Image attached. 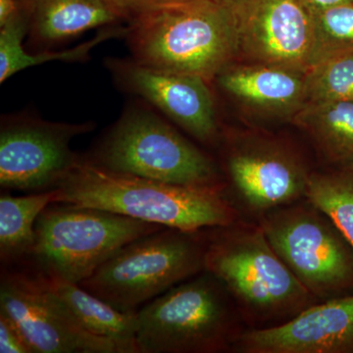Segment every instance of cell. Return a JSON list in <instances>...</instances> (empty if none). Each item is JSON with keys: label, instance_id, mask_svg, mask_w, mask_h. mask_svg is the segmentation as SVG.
I'll list each match as a JSON object with an SVG mask.
<instances>
[{"label": "cell", "instance_id": "cell-1", "mask_svg": "<svg viewBox=\"0 0 353 353\" xmlns=\"http://www.w3.org/2000/svg\"><path fill=\"white\" fill-rule=\"evenodd\" d=\"M55 202L110 211L181 231L236 224L224 190L183 187L102 169L80 157L57 183Z\"/></svg>", "mask_w": 353, "mask_h": 353}, {"label": "cell", "instance_id": "cell-2", "mask_svg": "<svg viewBox=\"0 0 353 353\" xmlns=\"http://www.w3.org/2000/svg\"><path fill=\"white\" fill-rule=\"evenodd\" d=\"M132 59L143 66L215 81L238 61L233 17L224 2L188 0L129 21Z\"/></svg>", "mask_w": 353, "mask_h": 353}, {"label": "cell", "instance_id": "cell-3", "mask_svg": "<svg viewBox=\"0 0 353 353\" xmlns=\"http://www.w3.org/2000/svg\"><path fill=\"white\" fill-rule=\"evenodd\" d=\"M214 230L209 233L205 271L219 279L245 314L263 322L290 319L314 304L259 225Z\"/></svg>", "mask_w": 353, "mask_h": 353}, {"label": "cell", "instance_id": "cell-4", "mask_svg": "<svg viewBox=\"0 0 353 353\" xmlns=\"http://www.w3.org/2000/svg\"><path fill=\"white\" fill-rule=\"evenodd\" d=\"M83 158L117 173L183 187L224 190L214 160L157 114L143 108L123 114L92 153Z\"/></svg>", "mask_w": 353, "mask_h": 353}, {"label": "cell", "instance_id": "cell-5", "mask_svg": "<svg viewBox=\"0 0 353 353\" xmlns=\"http://www.w3.org/2000/svg\"><path fill=\"white\" fill-rule=\"evenodd\" d=\"M172 228L123 246L80 283L121 311H138L175 285L205 271L209 234Z\"/></svg>", "mask_w": 353, "mask_h": 353}, {"label": "cell", "instance_id": "cell-6", "mask_svg": "<svg viewBox=\"0 0 353 353\" xmlns=\"http://www.w3.org/2000/svg\"><path fill=\"white\" fill-rule=\"evenodd\" d=\"M231 294L210 272L175 285L138 310L139 353H217L239 334Z\"/></svg>", "mask_w": 353, "mask_h": 353}, {"label": "cell", "instance_id": "cell-7", "mask_svg": "<svg viewBox=\"0 0 353 353\" xmlns=\"http://www.w3.org/2000/svg\"><path fill=\"white\" fill-rule=\"evenodd\" d=\"M165 228L102 209L52 202L37 219L34 250L23 263L80 284L123 246Z\"/></svg>", "mask_w": 353, "mask_h": 353}, {"label": "cell", "instance_id": "cell-8", "mask_svg": "<svg viewBox=\"0 0 353 353\" xmlns=\"http://www.w3.org/2000/svg\"><path fill=\"white\" fill-rule=\"evenodd\" d=\"M259 226L279 257L315 299L328 301L353 287L352 245L307 199L264 213Z\"/></svg>", "mask_w": 353, "mask_h": 353}, {"label": "cell", "instance_id": "cell-9", "mask_svg": "<svg viewBox=\"0 0 353 353\" xmlns=\"http://www.w3.org/2000/svg\"><path fill=\"white\" fill-rule=\"evenodd\" d=\"M0 311L20 330L32 353H120L87 331L26 264L1 267Z\"/></svg>", "mask_w": 353, "mask_h": 353}, {"label": "cell", "instance_id": "cell-10", "mask_svg": "<svg viewBox=\"0 0 353 353\" xmlns=\"http://www.w3.org/2000/svg\"><path fill=\"white\" fill-rule=\"evenodd\" d=\"M92 123L67 124L29 116L3 118L0 129V187L28 194L52 190L80 159L72 139Z\"/></svg>", "mask_w": 353, "mask_h": 353}, {"label": "cell", "instance_id": "cell-11", "mask_svg": "<svg viewBox=\"0 0 353 353\" xmlns=\"http://www.w3.org/2000/svg\"><path fill=\"white\" fill-rule=\"evenodd\" d=\"M233 17L239 62L305 73L312 65V15L301 0H223Z\"/></svg>", "mask_w": 353, "mask_h": 353}, {"label": "cell", "instance_id": "cell-12", "mask_svg": "<svg viewBox=\"0 0 353 353\" xmlns=\"http://www.w3.org/2000/svg\"><path fill=\"white\" fill-rule=\"evenodd\" d=\"M108 65L123 88L152 103L197 141L204 145L217 141L219 126L208 81L150 68L134 59H111Z\"/></svg>", "mask_w": 353, "mask_h": 353}, {"label": "cell", "instance_id": "cell-13", "mask_svg": "<svg viewBox=\"0 0 353 353\" xmlns=\"http://www.w3.org/2000/svg\"><path fill=\"white\" fill-rule=\"evenodd\" d=\"M226 160L234 192L253 212L262 215L305 199L311 174L284 146L248 139L231 146Z\"/></svg>", "mask_w": 353, "mask_h": 353}, {"label": "cell", "instance_id": "cell-14", "mask_svg": "<svg viewBox=\"0 0 353 353\" xmlns=\"http://www.w3.org/2000/svg\"><path fill=\"white\" fill-rule=\"evenodd\" d=\"M245 353H352L353 294L313 304L277 326L239 334Z\"/></svg>", "mask_w": 353, "mask_h": 353}, {"label": "cell", "instance_id": "cell-15", "mask_svg": "<svg viewBox=\"0 0 353 353\" xmlns=\"http://www.w3.org/2000/svg\"><path fill=\"white\" fill-rule=\"evenodd\" d=\"M215 81L241 108L264 119L290 121L307 103L305 73L284 67L236 61Z\"/></svg>", "mask_w": 353, "mask_h": 353}, {"label": "cell", "instance_id": "cell-16", "mask_svg": "<svg viewBox=\"0 0 353 353\" xmlns=\"http://www.w3.org/2000/svg\"><path fill=\"white\" fill-rule=\"evenodd\" d=\"M27 34L41 46L76 38L125 20L109 0H19Z\"/></svg>", "mask_w": 353, "mask_h": 353}, {"label": "cell", "instance_id": "cell-17", "mask_svg": "<svg viewBox=\"0 0 353 353\" xmlns=\"http://www.w3.org/2000/svg\"><path fill=\"white\" fill-rule=\"evenodd\" d=\"M29 266L75 315L83 328L101 338L112 341L120 353H139L137 347L138 311H121L79 284L68 282L52 273Z\"/></svg>", "mask_w": 353, "mask_h": 353}, {"label": "cell", "instance_id": "cell-18", "mask_svg": "<svg viewBox=\"0 0 353 353\" xmlns=\"http://www.w3.org/2000/svg\"><path fill=\"white\" fill-rule=\"evenodd\" d=\"M290 122L329 162L353 164V101L307 102Z\"/></svg>", "mask_w": 353, "mask_h": 353}, {"label": "cell", "instance_id": "cell-19", "mask_svg": "<svg viewBox=\"0 0 353 353\" xmlns=\"http://www.w3.org/2000/svg\"><path fill=\"white\" fill-rule=\"evenodd\" d=\"M55 202L54 190L15 196L0 194V262L1 267L23 263L31 256L36 241L37 219L46 206Z\"/></svg>", "mask_w": 353, "mask_h": 353}, {"label": "cell", "instance_id": "cell-20", "mask_svg": "<svg viewBox=\"0 0 353 353\" xmlns=\"http://www.w3.org/2000/svg\"><path fill=\"white\" fill-rule=\"evenodd\" d=\"M127 32L128 28L109 27L101 30L94 39L71 50L28 53L22 44L23 39L27 34V25L24 16L20 15L0 27V83H3L18 72L46 62L54 60L83 61L90 57V52L94 46L109 39L126 37Z\"/></svg>", "mask_w": 353, "mask_h": 353}, {"label": "cell", "instance_id": "cell-21", "mask_svg": "<svg viewBox=\"0 0 353 353\" xmlns=\"http://www.w3.org/2000/svg\"><path fill=\"white\" fill-rule=\"evenodd\" d=\"M305 199L334 223L353 248V164L311 174Z\"/></svg>", "mask_w": 353, "mask_h": 353}, {"label": "cell", "instance_id": "cell-22", "mask_svg": "<svg viewBox=\"0 0 353 353\" xmlns=\"http://www.w3.org/2000/svg\"><path fill=\"white\" fill-rule=\"evenodd\" d=\"M314 30L312 65L353 52V3L311 13Z\"/></svg>", "mask_w": 353, "mask_h": 353}, {"label": "cell", "instance_id": "cell-23", "mask_svg": "<svg viewBox=\"0 0 353 353\" xmlns=\"http://www.w3.org/2000/svg\"><path fill=\"white\" fill-rule=\"evenodd\" d=\"M305 85L307 102L353 101V52L311 66Z\"/></svg>", "mask_w": 353, "mask_h": 353}, {"label": "cell", "instance_id": "cell-24", "mask_svg": "<svg viewBox=\"0 0 353 353\" xmlns=\"http://www.w3.org/2000/svg\"><path fill=\"white\" fill-rule=\"evenodd\" d=\"M0 353H32L15 323L0 311Z\"/></svg>", "mask_w": 353, "mask_h": 353}, {"label": "cell", "instance_id": "cell-25", "mask_svg": "<svg viewBox=\"0 0 353 353\" xmlns=\"http://www.w3.org/2000/svg\"><path fill=\"white\" fill-rule=\"evenodd\" d=\"M125 20L131 21L141 14L188 0H109Z\"/></svg>", "mask_w": 353, "mask_h": 353}, {"label": "cell", "instance_id": "cell-26", "mask_svg": "<svg viewBox=\"0 0 353 353\" xmlns=\"http://www.w3.org/2000/svg\"><path fill=\"white\" fill-rule=\"evenodd\" d=\"M19 0H0V27L21 15Z\"/></svg>", "mask_w": 353, "mask_h": 353}, {"label": "cell", "instance_id": "cell-27", "mask_svg": "<svg viewBox=\"0 0 353 353\" xmlns=\"http://www.w3.org/2000/svg\"><path fill=\"white\" fill-rule=\"evenodd\" d=\"M309 12L315 13L331 7L353 3V0H301Z\"/></svg>", "mask_w": 353, "mask_h": 353}, {"label": "cell", "instance_id": "cell-28", "mask_svg": "<svg viewBox=\"0 0 353 353\" xmlns=\"http://www.w3.org/2000/svg\"><path fill=\"white\" fill-rule=\"evenodd\" d=\"M216 1L222 2V1H223V0H216Z\"/></svg>", "mask_w": 353, "mask_h": 353}]
</instances>
